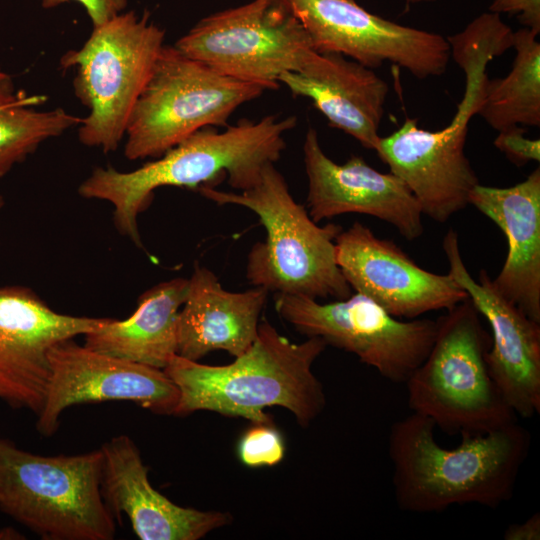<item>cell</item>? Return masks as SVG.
<instances>
[{"label": "cell", "mask_w": 540, "mask_h": 540, "mask_svg": "<svg viewBox=\"0 0 540 540\" xmlns=\"http://www.w3.org/2000/svg\"><path fill=\"white\" fill-rule=\"evenodd\" d=\"M435 424L413 413L388 434L394 498L409 513H441L454 505L497 508L513 496L531 445L529 431L511 423L484 434L461 435L454 448L441 446Z\"/></svg>", "instance_id": "obj_1"}, {"label": "cell", "mask_w": 540, "mask_h": 540, "mask_svg": "<svg viewBox=\"0 0 540 540\" xmlns=\"http://www.w3.org/2000/svg\"><path fill=\"white\" fill-rule=\"evenodd\" d=\"M296 123L295 116L268 115L258 121L241 119L223 131L205 127L133 171L95 168L78 192L87 199L109 202L117 230L141 246L137 219L150 205L154 190L163 186L198 190L225 179L233 189L247 190L266 164L280 158L286 146L284 135Z\"/></svg>", "instance_id": "obj_2"}, {"label": "cell", "mask_w": 540, "mask_h": 540, "mask_svg": "<svg viewBox=\"0 0 540 540\" xmlns=\"http://www.w3.org/2000/svg\"><path fill=\"white\" fill-rule=\"evenodd\" d=\"M326 346L319 337L293 343L263 321L251 347L230 364L213 366L175 355L163 369L179 390L173 416L207 410L272 424L264 409L280 406L308 426L326 405L323 385L312 371Z\"/></svg>", "instance_id": "obj_3"}, {"label": "cell", "mask_w": 540, "mask_h": 540, "mask_svg": "<svg viewBox=\"0 0 540 540\" xmlns=\"http://www.w3.org/2000/svg\"><path fill=\"white\" fill-rule=\"evenodd\" d=\"M197 191L219 205L250 209L265 227V241L254 244L247 256L246 277L252 285L313 299L351 295L336 261L335 239L342 227L319 226L305 206L294 200L274 163L266 164L247 190L236 193L201 187Z\"/></svg>", "instance_id": "obj_4"}, {"label": "cell", "mask_w": 540, "mask_h": 540, "mask_svg": "<svg viewBox=\"0 0 540 540\" xmlns=\"http://www.w3.org/2000/svg\"><path fill=\"white\" fill-rule=\"evenodd\" d=\"M436 322L427 357L404 383L410 410L449 435L484 434L517 422L490 374L491 337L471 300Z\"/></svg>", "instance_id": "obj_5"}, {"label": "cell", "mask_w": 540, "mask_h": 540, "mask_svg": "<svg viewBox=\"0 0 540 540\" xmlns=\"http://www.w3.org/2000/svg\"><path fill=\"white\" fill-rule=\"evenodd\" d=\"M101 449L40 455L0 437V510L45 540H111Z\"/></svg>", "instance_id": "obj_6"}, {"label": "cell", "mask_w": 540, "mask_h": 540, "mask_svg": "<svg viewBox=\"0 0 540 540\" xmlns=\"http://www.w3.org/2000/svg\"><path fill=\"white\" fill-rule=\"evenodd\" d=\"M165 31L145 11L121 12L93 27L80 49L67 51L62 69H75V96L88 108L78 129L80 142L115 151L134 106L163 48Z\"/></svg>", "instance_id": "obj_7"}, {"label": "cell", "mask_w": 540, "mask_h": 540, "mask_svg": "<svg viewBox=\"0 0 540 540\" xmlns=\"http://www.w3.org/2000/svg\"><path fill=\"white\" fill-rule=\"evenodd\" d=\"M264 91L164 45L131 113L125 156L157 158L202 128L226 127L240 106Z\"/></svg>", "instance_id": "obj_8"}, {"label": "cell", "mask_w": 540, "mask_h": 540, "mask_svg": "<svg viewBox=\"0 0 540 540\" xmlns=\"http://www.w3.org/2000/svg\"><path fill=\"white\" fill-rule=\"evenodd\" d=\"M174 46L220 74L277 89L314 50L308 34L283 0H252L212 13Z\"/></svg>", "instance_id": "obj_9"}, {"label": "cell", "mask_w": 540, "mask_h": 540, "mask_svg": "<svg viewBox=\"0 0 540 540\" xmlns=\"http://www.w3.org/2000/svg\"><path fill=\"white\" fill-rule=\"evenodd\" d=\"M277 313L307 337L353 353L393 383H405L427 357L436 320H400L369 297L355 293L330 303L275 294Z\"/></svg>", "instance_id": "obj_10"}, {"label": "cell", "mask_w": 540, "mask_h": 540, "mask_svg": "<svg viewBox=\"0 0 540 540\" xmlns=\"http://www.w3.org/2000/svg\"><path fill=\"white\" fill-rule=\"evenodd\" d=\"M317 52L338 53L370 69L389 62L418 79L443 75L451 58L441 34L375 15L356 0H283Z\"/></svg>", "instance_id": "obj_11"}, {"label": "cell", "mask_w": 540, "mask_h": 540, "mask_svg": "<svg viewBox=\"0 0 540 540\" xmlns=\"http://www.w3.org/2000/svg\"><path fill=\"white\" fill-rule=\"evenodd\" d=\"M50 378L36 428L53 435L62 413L78 404L129 401L159 415H174L179 390L163 369L109 356L74 339L49 353Z\"/></svg>", "instance_id": "obj_12"}, {"label": "cell", "mask_w": 540, "mask_h": 540, "mask_svg": "<svg viewBox=\"0 0 540 540\" xmlns=\"http://www.w3.org/2000/svg\"><path fill=\"white\" fill-rule=\"evenodd\" d=\"M104 320L59 313L30 288L1 286L0 400L37 415L50 378L51 349L84 336Z\"/></svg>", "instance_id": "obj_13"}, {"label": "cell", "mask_w": 540, "mask_h": 540, "mask_svg": "<svg viewBox=\"0 0 540 540\" xmlns=\"http://www.w3.org/2000/svg\"><path fill=\"white\" fill-rule=\"evenodd\" d=\"M337 264L355 292L397 318L416 319L449 310L468 298L449 274H436L415 263L395 242L355 222L335 239Z\"/></svg>", "instance_id": "obj_14"}, {"label": "cell", "mask_w": 540, "mask_h": 540, "mask_svg": "<svg viewBox=\"0 0 540 540\" xmlns=\"http://www.w3.org/2000/svg\"><path fill=\"white\" fill-rule=\"evenodd\" d=\"M442 247L448 274L489 323L491 344L486 361L500 393L516 415L531 418L539 414L540 323L503 297L486 270L482 269L477 279L469 273L455 230H448Z\"/></svg>", "instance_id": "obj_15"}, {"label": "cell", "mask_w": 540, "mask_h": 540, "mask_svg": "<svg viewBox=\"0 0 540 540\" xmlns=\"http://www.w3.org/2000/svg\"><path fill=\"white\" fill-rule=\"evenodd\" d=\"M303 160L308 181L307 208L315 222L358 213L392 225L409 241L423 234L420 206L395 174L374 169L358 155L342 164L334 162L323 151L312 127L305 135Z\"/></svg>", "instance_id": "obj_16"}, {"label": "cell", "mask_w": 540, "mask_h": 540, "mask_svg": "<svg viewBox=\"0 0 540 540\" xmlns=\"http://www.w3.org/2000/svg\"><path fill=\"white\" fill-rule=\"evenodd\" d=\"M100 449L104 501L114 516H127L139 539L198 540L232 521L227 512L182 507L156 490L138 447L127 435L111 438Z\"/></svg>", "instance_id": "obj_17"}, {"label": "cell", "mask_w": 540, "mask_h": 540, "mask_svg": "<svg viewBox=\"0 0 540 540\" xmlns=\"http://www.w3.org/2000/svg\"><path fill=\"white\" fill-rule=\"evenodd\" d=\"M375 152L416 198L423 215L445 223L466 208L478 177L465 154V144L448 142L422 129L417 119L381 137Z\"/></svg>", "instance_id": "obj_18"}, {"label": "cell", "mask_w": 540, "mask_h": 540, "mask_svg": "<svg viewBox=\"0 0 540 540\" xmlns=\"http://www.w3.org/2000/svg\"><path fill=\"white\" fill-rule=\"evenodd\" d=\"M279 84L309 98L330 126L375 151L389 88L373 69L338 53L313 50L297 71L282 74Z\"/></svg>", "instance_id": "obj_19"}, {"label": "cell", "mask_w": 540, "mask_h": 540, "mask_svg": "<svg viewBox=\"0 0 540 540\" xmlns=\"http://www.w3.org/2000/svg\"><path fill=\"white\" fill-rule=\"evenodd\" d=\"M469 204L504 233L508 252L495 289L540 323V168L510 187L477 184Z\"/></svg>", "instance_id": "obj_20"}, {"label": "cell", "mask_w": 540, "mask_h": 540, "mask_svg": "<svg viewBox=\"0 0 540 540\" xmlns=\"http://www.w3.org/2000/svg\"><path fill=\"white\" fill-rule=\"evenodd\" d=\"M268 294L266 288L256 286L227 291L211 270L196 265L179 312L177 355L198 361L214 350L234 357L245 353L257 337Z\"/></svg>", "instance_id": "obj_21"}, {"label": "cell", "mask_w": 540, "mask_h": 540, "mask_svg": "<svg viewBox=\"0 0 540 540\" xmlns=\"http://www.w3.org/2000/svg\"><path fill=\"white\" fill-rule=\"evenodd\" d=\"M188 279L163 281L141 294L134 313L124 320L105 318L86 333L84 345L120 359L164 369L177 355L179 312Z\"/></svg>", "instance_id": "obj_22"}, {"label": "cell", "mask_w": 540, "mask_h": 540, "mask_svg": "<svg viewBox=\"0 0 540 540\" xmlns=\"http://www.w3.org/2000/svg\"><path fill=\"white\" fill-rule=\"evenodd\" d=\"M539 33L523 27L513 33L516 55L503 78L487 79L478 114L502 131L514 126H540Z\"/></svg>", "instance_id": "obj_23"}, {"label": "cell", "mask_w": 540, "mask_h": 540, "mask_svg": "<svg viewBox=\"0 0 540 540\" xmlns=\"http://www.w3.org/2000/svg\"><path fill=\"white\" fill-rule=\"evenodd\" d=\"M42 97L16 93L9 76L0 72V178L26 159L44 141L61 135L81 118L62 108L38 111Z\"/></svg>", "instance_id": "obj_24"}, {"label": "cell", "mask_w": 540, "mask_h": 540, "mask_svg": "<svg viewBox=\"0 0 540 540\" xmlns=\"http://www.w3.org/2000/svg\"><path fill=\"white\" fill-rule=\"evenodd\" d=\"M238 452L249 467L272 466L284 457L285 446L273 424L256 423L241 438Z\"/></svg>", "instance_id": "obj_25"}, {"label": "cell", "mask_w": 540, "mask_h": 540, "mask_svg": "<svg viewBox=\"0 0 540 540\" xmlns=\"http://www.w3.org/2000/svg\"><path fill=\"white\" fill-rule=\"evenodd\" d=\"M525 130L514 126L502 131L494 139V146L514 164L525 165L540 161V140L525 137Z\"/></svg>", "instance_id": "obj_26"}, {"label": "cell", "mask_w": 540, "mask_h": 540, "mask_svg": "<svg viewBox=\"0 0 540 540\" xmlns=\"http://www.w3.org/2000/svg\"><path fill=\"white\" fill-rule=\"evenodd\" d=\"M488 11L514 15L523 27L540 33V0H492Z\"/></svg>", "instance_id": "obj_27"}, {"label": "cell", "mask_w": 540, "mask_h": 540, "mask_svg": "<svg viewBox=\"0 0 540 540\" xmlns=\"http://www.w3.org/2000/svg\"><path fill=\"white\" fill-rule=\"evenodd\" d=\"M70 1L77 2L85 8L93 27L123 12L127 6V0H42V6L50 9Z\"/></svg>", "instance_id": "obj_28"}, {"label": "cell", "mask_w": 540, "mask_h": 540, "mask_svg": "<svg viewBox=\"0 0 540 540\" xmlns=\"http://www.w3.org/2000/svg\"><path fill=\"white\" fill-rule=\"evenodd\" d=\"M505 540H539L540 514L534 513L521 523L509 525L504 534Z\"/></svg>", "instance_id": "obj_29"}, {"label": "cell", "mask_w": 540, "mask_h": 540, "mask_svg": "<svg viewBox=\"0 0 540 540\" xmlns=\"http://www.w3.org/2000/svg\"><path fill=\"white\" fill-rule=\"evenodd\" d=\"M22 534H20L17 530L6 527L0 529V539H21L24 537Z\"/></svg>", "instance_id": "obj_30"}, {"label": "cell", "mask_w": 540, "mask_h": 540, "mask_svg": "<svg viewBox=\"0 0 540 540\" xmlns=\"http://www.w3.org/2000/svg\"><path fill=\"white\" fill-rule=\"evenodd\" d=\"M433 1H436V0H405L407 7L418 5L421 3L433 2Z\"/></svg>", "instance_id": "obj_31"}, {"label": "cell", "mask_w": 540, "mask_h": 540, "mask_svg": "<svg viewBox=\"0 0 540 540\" xmlns=\"http://www.w3.org/2000/svg\"><path fill=\"white\" fill-rule=\"evenodd\" d=\"M3 205H4V200H3L2 195L0 194V211L3 208Z\"/></svg>", "instance_id": "obj_32"}]
</instances>
